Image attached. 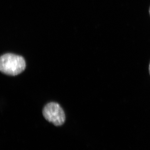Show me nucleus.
<instances>
[{"label": "nucleus", "mask_w": 150, "mask_h": 150, "mask_svg": "<svg viewBox=\"0 0 150 150\" xmlns=\"http://www.w3.org/2000/svg\"><path fill=\"white\" fill-rule=\"evenodd\" d=\"M26 64L22 56L12 54H4L0 59V70L3 74L14 76L24 71Z\"/></svg>", "instance_id": "f257e3e1"}, {"label": "nucleus", "mask_w": 150, "mask_h": 150, "mask_svg": "<svg viewBox=\"0 0 150 150\" xmlns=\"http://www.w3.org/2000/svg\"><path fill=\"white\" fill-rule=\"evenodd\" d=\"M149 73H150V65H149Z\"/></svg>", "instance_id": "7ed1b4c3"}, {"label": "nucleus", "mask_w": 150, "mask_h": 150, "mask_svg": "<svg viewBox=\"0 0 150 150\" xmlns=\"http://www.w3.org/2000/svg\"><path fill=\"white\" fill-rule=\"evenodd\" d=\"M43 114L47 121L56 126L63 125L66 120L64 110L58 103L55 102L46 104L43 108Z\"/></svg>", "instance_id": "f03ea898"}, {"label": "nucleus", "mask_w": 150, "mask_h": 150, "mask_svg": "<svg viewBox=\"0 0 150 150\" xmlns=\"http://www.w3.org/2000/svg\"><path fill=\"white\" fill-rule=\"evenodd\" d=\"M149 13H150V7L149 8Z\"/></svg>", "instance_id": "20e7f679"}]
</instances>
